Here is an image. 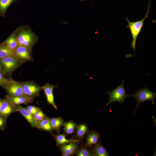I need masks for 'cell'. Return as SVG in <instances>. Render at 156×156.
Instances as JSON below:
<instances>
[{
    "label": "cell",
    "mask_w": 156,
    "mask_h": 156,
    "mask_svg": "<svg viewBox=\"0 0 156 156\" xmlns=\"http://www.w3.org/2000/svg\"><path fill=\"white\" fill-rule=\"evenodd\" d=\"M14 31L19 45L32 49L38 41L36 34L28 25H21Z\"/></svg>",
    "instance_id": "obj_1"
},
{
    "label": "cell",
    "mask_w": 156,
    "mask_h": 156,
    "mask_svg": "<svg viewBox=\"0 0 156 156\" xmlns=\"http://www.w3.org/2000/svg\"><path fill=\"white\" fill-rule=\"evenodd\" d=\"M3 74L5 76H10L13 73L25 63L15 55L0 59Z\"/></svg>",
    "instance_id": "obj_2"
},
{
    "label": "cell",
    "mask_w": 156,
    "mask_h": 156,
    "mask_svg": "<svg viewBox=\"0 0 156 156\" xmlns=\"http://www.w3.org/2000/svg\"><path fill=\"white\" fill-rule=\"evenodd\" d=\"M151 1L149 0L147 9L144 17L142 20L135 22H131L126 17L125 19L128 22V25L127 27L129 28L132 37V41L131 47L133 49V51H136V43L137 36L141 31L142 27L144 25V20L148 17L150 11Z\"/></svg>",
    "instance_id": "obj_3"
},
{
    "label": "cell",
    "mask_w": 156,
    "mask_h": 156,
    "mask_svg": "<svg viewBox=\"0 0 156 156\" xmlns=\"http://www.w3.org/2000/svg\"><path fill=\"white\" fill-rule=\"evenodd\" d=\"M156 96V92L151 91L146 87L136 91L134 94H129V96L135 98L137 103L133 115L137 108L142 103L147 101H150L152 104L154 105Z\"/></svg>",
    "instance_id": "obj_4"
},
{
    "label": "cell",
    "mask_w": 156,
    "mask_h": 156,
    "mask_svg": "<svg viewBox=\"0 0 156 156\" xmlns=\"http://www.w3.org/2000/svg\"><path fill=\"white\" fill-rule=\"evenodd\" d=\"M124 83L123 79L118 86L111 91H107V94L109 95V99L106 104V106L114 102H118L121 104L126 98L129 97V94L126 93Z\"/></svg>",
    "instance_id": "obj_5"
},
{
    "label": "cell",
    "mask_w": 156,
    "mask_h": 156,
    "mask_svg": "<svg viewBox=\"0 0 156 156\" xmlns=\"http://www.w3.org/2000/svg\"><path fill=\"white\" fill-rule=\"evenodd\" d=\"M24 93L27 96L32 99L40 95L41 87L33 81L21 82Z\"/></svg>",
    "instance_id": "obj_6"
},
{
    "label": "cell",
    "mask_w": 156,
    "mask_h": 156,
    "mask_svg": "<svg viewBox=\"0 0 156 156\" xmlns=\"http://www.w3.org/2000/svg\"><path fill=\"white\" fill-rule=\"evenodd\" d=\"M4 88L7 93L6 95L8 96L16 97L25 95L21 82L16 81L12 78Z\"/></svg>",
    "instance_id": "obj_7"
},
{
    "label": "cell",
    "mask_w": 156,
    "mask_h": 156,
    "mask_svg": "<svg viewBox=\"0 0 156 156\" xmlns=\"http://www.w3.org/2000/svg\"><path fill=\"white\" fill-rule=\"evenodd\" d=\"M32 49L27 47L18 45L14 51V55L25 62L32 61Z\"/></svg>",
    "instance_id": "obj_8"
},
{
    "label": "cell",
    "mask_w": 156,
    "mask_h": 156,
    "mask_svg": "<svg viewBox=\"0 0 156 156\" xmlns=\"http://www.w3.org/2000/svg\"><path fill=\"white\" fill-rule=\"evenodd\" d=\"M16 111L15 105L6 98L3 99L0 109V115L3 116L7 118L11 114Z\"/></svg>",
    "instance_id": "obj_9"
},
{
    "label": "cell",
    "mask_w": 156,
    "mask_h": 156,
    "mask_svg": "<svg viewBox=\"0 0 156 156\" xmlns=\"http://www.w3.org/2000/svg\"><path fill=\"white\" fill-rule=\"evenodd\" d=\"M57 87V86L53 85L49 83H46L41 87L46 96L47 102L56 109H57V107L54 102L53 90L54 88Z\"/></svg>",
    "instance_id": "obj_10"
},
{
    "label": "cell",
    "mask_w": 156,
    "mask_h": 156,
    "mask_svg": "<svg viewBox=\"0 0 156 156\" xmlns=\"http://www.w3.org/2000/svg\"><path fill=\"white\" fill-rule=\"evenodd\" d=\"M15 106L17 111L19 112L25 118L32 127L37 128L35 119L26 107H22L19 105H15Z\"/></svg>",
    "instance_id": "obj_11"
},
{
    "label": "cell",
    "mask_w": 156,
    "mask_h": 156,
    "mask_svg": "<svg viewBox=\"0 0 156 156\" xmlns=\"http://www.w3.org/2000/svg\"><path fill=\"white\" fill-rule=\"evenodd\" d=\"M77 148V144L76 142L72 141L68 144H62L60 147V149L62 153L68 155L74 154Z\"/></svg>",
    "instance_id": "obj_12"
},
{
    "label": "cell",
    "mask_w": 156,
    "mask_h": 156,
    "mask_svg": "<svg viewBox=\"0 0 156 156\" xmlns=\"http://www.w3.org/2000/svg\"><path fill=\"white\" fill-rule=\"evenodd\" d=\"M6 98L15 105H27L29 103H32L34 101L33 99L28 97L25 95L16 97H10L6 95Z\"/></svg>",
    "instance_id": "obj_13"
},
{
    "label": "cell",
    "mask_w": 156,
    "mask_h": 156,
    "mask_svg": "<svg viewBox=\"0 0 156 156\" xmlns=\"http://www.w3.org/2000/svg\"><path fill=\"white\" fill-rule=\"evenodd\" d=\"M2 42L7 46L14 53L18 45L16 34L14 31Z\"/></svg>",
    "instance_id": "obj_14"
},
{
    "label": "cell",
    "mask_w": 156,
    "mask_h": 156,
    "mask_svg": "<svg viewBox=\"0 0 156 156\" xmlns=\"http://www.w3.org/2000/svg\"><path fill=\"white\" fill-rule=\"evenodd\" d=\"M91 152L93 156H109L107 151L100 142H99L94 147L91 151Z\"/></svg>",
    "instance_id": "obj_15"
},
{
    "label": "cell",
    "mask_w": 156,
    "mask_h": 156,
    "mask_svg": "<svg viewBox=\"0 0 156 156\" xmlns=\"http://www.w3.org/2000/svg\"><path fill=\"white\" fill-rule=\"evenodd\" d=\"M37 128L42 129L52 132L53 129L51 125L49 118L47 117L41 120L36 122Z\"/></svg>",
    "instance_id": "obj_16"
},
{
    "label": "cell",
    "mask_w": 156,
    "mask_h": 156,
    "mask_svg": "<svg viewBox=\"0 0 156 156\" xmlns=\"http://www.w3.org/2000/svg\"><path fill=\"white\" fill-rule=\"evenodd\" d=\"M19 0H0V17H4L9 6Z\"/></svg>",
    "instance_id": "obj_17"
},
{
    "label": "cell",
    "mask_w": 156,
    "mask_h": 156,
    "mask_svg": "<svg viewBox=\"0 0 156 156\" xmlns=\"http://www.w3.org/2000/svg\"><path fill=\"white\" fill-rule=\"evenodd\" d=\"M99 137V134L94 131L89 133L86 140V144L88 146L95 145L97 143Z\"/></svg>",
    "instance_id": "obj_18"
},
{
    "label": "cell",
    "mask_w": 156,
    "mask_h": 156,
    "mask_svg": "<svg viewBox=\"0 0 156 156\" xmlns=\"http://www.w3.org/2000/svg\"><path fill=\"white\" fill-rule=\"evenodd\" d=\"M14 55V52L3 42L0 44V59Z\"/></svg>",
    "instance_id": "obj_19"
},
{
    "label": "cell",
    "mask_w": 156,
    "mask_h": 156,
    "mask_svg": "<svg viewBox=\"0 0 156 156\" xmlns=\"http://www.w3.org/2000/svg\"><path fill=\"white\" fill-rule=\"evenodd\" d=\"M49 119L53 129L58 130L63 125V120L60 117L49 118Z\"/></svg>",
    "instance_id": "obj_20"
},
{
    "label": "cell",
    "mask_w": 156,
    "mask_h": 156,
    "mask_svg": "<svg viewBox=\"0 0 156 156\" xmlns=\"http://www.w3.org/2000/svg\"><path fill=\"white\" fill-rule=\"evenodd\" d=\"M88 130V127L84 125H80L77 127L76 136L79 138H82Z\"/></svg>",
    "instance_id": "obj_21"
},
{
    "label": "cell",
    "mask_w": 156,
    "mask_h": 156,
    "mask_svg": "<svg viewBox=\"0 0 156 156\" xmlns=\"http://www.w3.org/2000/svg\"><path fill=\"white\" fill-rule=\"evenodd\" d=\"M76 125L75 123L72 121H70L66 122L64 125V130L67 134L72 133L76 128Z\"/></svg>",
    "instance_id": "obj_22"
},
{
    "label": "cell",
    "mask_w": 156,
    "mask_h": 156,
    "mask_svg": "<svg viewBox=\"0 0 156 156\" xmlns=\"http://www.w3.org/2000/svg\"><path fill=\"white\" fill-rule=\"evenodd\" d=\"M55 139L57 145L68 144L72 141L71 140L66 139L65 138V135L64 134H60L56 135Z\"/></svg>",
    "instance_id": "obj_23"
},
{
    "label": "cell",
    "mask_w": 156,
    "mask_h": 156,
    "mask_svg": "<svg viewBox=\"0 0 156 156\" xmlns=\"http://www.w3.org/2000/svg\"><path fill=\"white\" fill-rule=\"evenodd\" d=\"M33 116L36 121V122L37 121L41 120L47 117L41 109L33 115Z\"/></svg>",
    "instance_id": "obj_24"
},
{
    "label": "cell",
    "mask_w": 156,
    "mask_h": 156,
    "mask_svg": "<svg viewBox=\"0 0 156 156\" xmlns=\"http://www.w3.org/2000/svg\"><path fill=\"white\" fill-rule=\"evenodd\" d=\"M5 76L0 73V86L4 88L9 83L11 78H6Z\"/></svg>",
    "instance_id": "obj_25"
},
{
    "label": "cell",
    "mask_w": 156,
    "mask_h": 156,
    "mask_svg": "<svg viewBox=\"0 0 156 156\" xmlns=\"http://www.w3.org/2000/svg\"><path fill=\"white\" fill-rule=\"evenodd\" d=\"M77 156H93L92 152L84 148H81L78 151L76 154Z\"/></svg>",
    "instance_id": "obj_26"
},
{
    "label": "cell",
    "mask_w": 156,
    "mask_h": 156,
    "mask_svg": "<svg viewBox=\"0 0 156 156\" xmlns=\"http://www.w3.org/2000/svg\"><path fill=\"white\" fill-rule=\"evenodd\" d=\"M7 118L4 116L0 115V131H4L6 128Z\"/></svg>",
    "instance_id": "obj_27"
},
{
    "label": "cell",
    "mask_w": 156,
    "mask_h": 156,
    "mask_svg": "<svg viewBox=\"0 0 156 156\" xmlns=\"http://www.w3.org/2000/svg\"><path fill=\"white\" fill-rule=\"evenodd\" d=\"M26 107L33 116L40 109V108L33 105L28 106Z\"/></svg>",
    "instance_id": "obj_28"
},
{
    "label": "cell",
    "mask_w": 156,
    "mask_h": 156,
    "mask_svg": "<svg viewBox=\"0 0 156 156\" xmlns=\"http://www.w3.org/2000/svg\"><path fill=\"white\" fill-rule=\"evenodd\" d=\"M0 73H1L4 75L2 67L1 65V63H0Z\"/></svg>",
    "instance_id": "obj_29"
},
{
    "label": "cell",
    "mask_w": 156,
    "mask_h": 156,
    "mask_svg": "<svg viewBox=\"0 0 156 156\" xmlns=\"http://www.w3.org/2000/svg\"><path fill=\"white\" fill-rule=\"evenodd\" d=\"M3 99H0V109L1 107V104L2 103V102H3Z\"/></svg>",
    "instance_id": "obj_30"
},
{
    "label": "cell",
    "mask_w": 156,
    "mask_h": 156,
    "mask_svg": "<svg viewBox=\"0 0 156 156\" xmlns=\"http://www.w3.org/2000/svg\"><path fill=\"white\" fill-rule=\"evenodd\" d=\"M80 1H81V2H83V1H85L86 0H79Z\"/></svg>",
    "instance_id": "obj_31"
}]
</instances>
